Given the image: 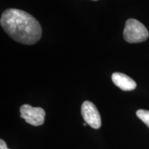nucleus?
<instances>
[{
	"mask_svg": "<svg viewBox=\"0 0 149 149\" xmlns=\"http://www.w3.org/2000/svg\"><path fill=\"white\" fill-rule=\"evenodd\" d=\"M0 24L13 40L25 45L36 44L42 37V27L34 17L25 11L9 8L1 15Z\"/></svg>",
	"mask_w": 149,
	"mask_h": 149,
	"instance_id": "obj_1",
	"label": "nucleus"
},
{
	"mask_svg": "<svg viewBox=\"0 0 149 149\" xmlns=\"http://www.w3.org/2000/svg\"><path fill=\"white\" fill-rule=\"evenodd\" d=\"M123 34L124 40L130 44L143 42L149 37L145 26L135 19H129L126 22Z\"/></svg>",
	"mask_w": 149,
	"mask_h": 149,
	"instance_id": "obj_2",
	"label": "nucleus"
},
{
	"mask_svg": "<svg viewBox=\"0 0 149 149\" xmlns=\"http://www.w3.org/2000/svg\"><path fill=\"white\" fill-rule=\"evenodd\" d=\"M45 115L44 110L40 107H32L29 104H24L20 108V117L35 126L44 124Z\"/></svg>",
	"mask_w": 149,
	"mask_h": 149,
	"instance_id": "obj_3",
	"label": "nucleus"
},
{
	"mask_svg": "<svg viewBox=\"0 0 149 149\" xmlns=\"http://www.w3.org/2000/svg\"><path fill=\"white\" fill-rule=\"evenodd\" d=\"M81 115L87 124L95 129H98L102 125L101 117L95 104L85 101L81 105Z\"/></svg>",
	"mask_w": 149,
	"mask_h": 149,
	"instance_id": "obj_4",
	"label": "nucleus"
},
{
	"mask_svg": "<svg viewBox=\"0 0 149 149\" xmlns=\"http://www.w3.org/2000/svg\"><path fill=\"white\" fill-rule=\"evenodd\" d=\"M112 81L115 86L124 91H133L137 87V84L133 79L122 72H114L112 74Z\"/></svg>",
	"mask_w": 149,
	"mask_h": 149,
	"instance_id": "obj_5",
	"label": "nucleus"
},
{
	"mask_svg": "<svg viewBox=\"0 0 149 149\" xmlns=\"http://www.w3.org/2000/svg\"><path fill=\"white\" fill-rule=\"evenodd\" d=\"M137 117L142 121L149 128V111L144 109H139L136 112Z\"/></svg>",
	"mask_w": 149,
	"mask_h": 149,
	"instance_id": "obj_6",
	"label": "nucleus"
},
{
	"mask_svg": "<svg viewBox=\"0 0 149 149\" xmlns=\"http://www.w3.org/2000/svg\"><path fill=\"white\" fill-rule=\"evenodd\" d=\"M0 149H9L6 146V144L2 139H0Z\"/></svg>",
	"mask_w": 149,
	"mask_h": 149,
	"instance_id": "obj_7",
	"label": "nucleus"
},
{
	"mask_svg": "<svg viewBox=\"0 0 149 149\" xmlns=\"http://www.w3.org/2000/svg\"><path fill=\"white\" fill-rule=\"evenodd\" d=\"M86 124H87L86 123H84V124H83V126H86Z\"/></svg>",
	"mask_w": 149,
	"mask_h": 149,
	"instance_id": "obj_8",
	"label": "nucleus"
},
{
	"mask_svg": "<svg viewBox=\"0 0 149 149\" xmlns=\"http://www.w3.org/2000/svg\"><path fill=\"white\" fill-rule=\"evenodd\" d=\"M93 1H97V0H93Z\"/></svg>",
	"mask_w": 149,
	"mask_h": 149,
	"instance_id": "obj_9",
	"label": "nucleus"
}]
</instances>
